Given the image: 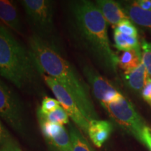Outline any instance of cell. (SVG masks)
I'll return each mask as SVG.
<instances>
[{"label": "cell", "mask_w": 151, "mask_h": 151, "mask_svg": "<svg viewBox=\"0 0 151 151\" xmlns=\"http://www.w3.org/2000/svg\"><path fill=\"white\" fill-rule=\"evenodd\" d=\"M113 39L115 47L118 50L124 52L130 50H136L138 52H141V44L137 37H130L114 29Z\"/></svg>", "instance_id": "cell-16"}, {"label": "cell", "mask_w": 151, "mask_h": 151, "mask_svg": "<svg viewBox=\"0 0 151 151\" xmlns=\"http://www.w3.org/2000/svg\"><path fill=\"white\" fill-rule=\"evenodd\" d=\"M67 21L70 36L103 69L116 73L118 56L111 47L108 23L95 3L75 0L68 3Z\"/></svg>", "instance_id": "cell-1"}, {"label": "cell", "mask_w": 151, "mask_h": 151, "mask_svg": "<svg viewBox=\"0 0 151 151\" xmlns=\"http://www.w3.org/2000/svg\"><path fill=\"white\" fill-rule=\"evenodd\" d=\"M0 76L19 90L40 93L42 75L32 55L0 23Z\"/></svg>", "instance_id": "cell-3"}, {"label": "cell", "mask_w": 151, "mask_h": 151, "mask_svg": "<svg viewBox=\"0 0 151 151\" xmlns=\"http://www.w3.org/2000/svg\"><path fill=\"white\" fill-rule=\"evenodd\" d=\"M141 9L146 11H151V0H139L137 1Z\"/></svg>", "instance_id": "cell-26"}, {"label": "cell", "mask_w": 151, "mask_h": 151, "mask_svg": "<svg viewBox=\"0 0 151 151\" xmlns=\"http://www.w3.org/2000/svg\"><path fill=\"white\" fill-rule=\"evenodd\" d=\"M29 50L42 75L55 80L72 96L88 121L99 119L90 94L89 86L63 55L35 36L28 40Z\"/></svg>", "instance_id": "cell-2"}, {"label": "cell", "mask_w": 151, "mask_h": 151, "mask_svg": "<svg viewBox=\"0 0 151 151\" xmlns=\"http://www.w3.org/2000/svg\"><path fill=\"white\" fill-rule=\"evenodd\" d=\"M0 151H22V149L20 148V146L18 142L15 140L10 141V142L6 144L0 150Z\"/></svg>", "instance_id": "cell-25"}, {"label": "cell", "mask_w": 151, "mask_h": 151, "mask_svg": "<svg viewBox=\"0 0 151 151\" xmlns=\"http://www.w3.org/2000/svg\"><path fill=\"white\" fill-rule=\"evenodd\" d=\"M141 95L145 101H148L151 100V79L148 78V81H147L146 86L142 90L141 92Z\"/></svg>", "instance_id": "cell-24"}, {"label": "cell", "mask_w": 151, "mask_h": 151, "mask_svg": "<svg viewBox=\"0 0 151 151\" xmlns=\"http://www.w3.org/2000/svg\"><path fill=\"white\" fill-rule=\"evenodd\" d=\"M27 21L34 36L47 46L64 55L61 38L54 22L55 2L50 0H23L20 1Z\"/></svg>", "instance_id": "cell-4"}, {"label": "cell", "mask_w": 151, "mask_h": 151, "mask_svg": "<svg viewBox=\"0 0 151 151\" xmlns=\"http://www.w3.org/2000/svg\"><path fill=\"white\" fill-rule=\"evenodd\" d=\"M0 23L18 34L22 33V24L18 7L14 1L0 0Z\"/></svg>", "instance_id": "cell-11"}, {"label": "cell", "mask_w": 151, "mask_h": 151, "mask_svg": "<svg viewBox=\"0 0 151 151\" xmlns=\"http://www.w3.org/2000/svg\"><path fill=\"white\" fill-rule=\"evenodd\" d=\"M121 5L129 20L151 31V11L143 10L137 1H127Z\"/></svg>", "instance_id": "cell-14"}, {"label": "cell", "mask_w": 151, "mask_h": 151, "mask_svg": "<svg viewBox=\"0 0 151 151\" xmlns=\"http://www.w3.org/2000/svg\"><path fill=\"white\" fill-rule=\"evenodd\" d=\"M141 62L146 67L148 77L151 79V42L143 39L141 43Z\"/></svg>", "instance_id": "cell-19"}, {"label": "cell", "mask_w": 151, "mask_h": 151, "mask_svg": "<svg viewBox=\"0 0 151 151\" xmlns=\"http://www.w3.org/2000/svg\"><path fill=\"white\" fill-rule=\"evenodd\" d=\"M148 79V72L142 62L136 69L123 73L124 83L129 89L136 93L141 94Z\"/></svg>", "instance_id": "cell-13"}, {"label": "cell", "mask_w": 151, "mask_h": 151, "mask_svg": "<svg viewBox=\"0 0 151 151\" xmlns=\"http://www.w3.org/2000/svg\"><path fill=\"white\" fill-rule=\"evenodd\" d=\"M101 106L115 123L140 142L143 130L148 124L129 100L123 97L114 102Z\"/></svg>", "instance_id": "cell-5"}, {"label": "cell", "mask_w": 151, "mask_h": 151, "mask_svg": "<svg viewBox=\"0 0 151 151\" xmlns=\"http://www.w3.org/2000/svg\"><path fill=\"white\" fill-rule=\"evenodd\" d=\"M43 78L46 84L55 96L56 99L59 101L60 106L66 111L75 125L84 134L86 137H88L89 121L81 111L72 96L65 88H64L51 77L43 75Z\"/></svg>", "instance_id": "cell-7"}, {"label": "cell", "mask_w": 151, "mask_h": 151, "mask_svg": "<svg viewBox=\"0 0 151 151\" xmlns=\"http://www.w3.org/2000/svg\"><path fill=\"white\" fill-rule=\"evenodd\" d=\"M114 29L120 32L124 35L130 36V37H137L138 30L137 27L129 20H126L120 22Z\"/></svg>", "instance_id": "cell-21"}, {"label": "cell", "mask_w": 151, "mask_h": 151, "mask_svg": "<svg viewBox=\"0 0 151 151\" xmlns=\"http://www.w3.org/2000/svg\"><path fill=\"white\" fill-rule=\"evenodd\" d=\"M60 106H60L59 101L56 99H53V98L49 97H45L42 100L41 106L38 107V109L43 114H48V113L56 110Z\"/></svg>", "instance_id": "cell-20"}, {"label": "cell", "mask_w": 151, "mask_h": 151, "mask_svg": "<svg viewBox=\"0 0 151 151\" xmlns=\"http://www.w3.org/2000/svg\"><path fill=\"white\" fill-rule=\"evenodd\" d=\"M82 71L92 93L101 105L114 102L124 97L110 81L100 75L89 64H83Z\"/></svg>", "instance_id": "cell-8"}, {"label": "cell", "mask_w": 151, "mask_h": 151, "mask_svg": "<svg viewBox=\"0 0 151 151\" xmlns=\"http://www.w3.org/2000/svg\"><path fill=\"white\" fill-rule=\"evenodd\" d=\"M113 129L110 121L104 120H92L89 122L88 137L97 148H101L109 139Z\"/></svg>", "instance_id": "cell-12"}, {"label": "cell", "mask_w": 151, "mask_h": 151, "mask_svg": "<svg viewBox=\"0 0 151 151\" xmlns=\"http://www.w3.org/2000/svg\"><path fill=\"white\" fill-rule=\"evenodd\" d=\"M14 140V137L11 134L9 129L5 127V125L1 120V118H0V150L6 144Z\"/></svg>", "instance_id": "cell-22"}, {"label": "cell", "mask_w": 151, "mask_h": 151, "mask_svg": "<svg viewBox=\"0 0 151 151\" xmlns=\"http://www.w3.org/2000/svg\"><path fill=\"white\" fill-rule=\"evenodd\" d=\"M140 143H142L149 151H151V128L148 125L146 126L143 130Z\"/></svg>", "instance_id": "cell-23"}, {"label": "cell", "mask_w": 151, "mask_h": 151, "mask_svg": "<svg viewBox=\"0 0 151 151\" xmlns=\"http://www.w3.org/2000/svg\"><path fill=\"white\" fill-rule=\"evenodd\" d=\"M147 103H148V104L151 106V100H150V101H147Z\"/></svg>", "instance_id": "cell-27"}, {"label": "cell", "mask_w": 151, "mask_h": 151, "mask_svg": "<svg viewBox=\"0 0 151 151\" xmlns=\"http://www.w3.org/2000/svg\"><path fill=\"white\" fill-rule=\"evenodd\" d=\"M73 151H95L84 134L75 124L69 123L68 127Z\"/></svg>", "instance_id": "cell-15"}, {"label": "cell", "mask_w": 151, "mask_h": 151, "mask_svg": "<svg viewBox=\"0 0 151 151\" xmlns=\"http://www.w3.org/2000/svg\"><path fill=\"white\" fill-rule=\"evenodd\" d=\"M41 133L51 151H73L69 131L62 125L38 120Z\"/></svg>", "instance_id": "cell-9"}, {"label": "cell", "mask_w": 151, "mask_h": 151, "mask_svg": "<svg viewBox=\"0 0 151 151\" xmlns=\"http://www.w3.org/2000/svg\"><path fill=\"white\" fill-rule=\"evenodd\" d=\"M37 116L38 120H43L62 126L69 124V117L62 106H60L56 110L48 114H43L39 109H37Z\"/></svg>", "instance_id": "cell-18"}, {"label": "cell", "mask_w": 151, "mask_h": 151, "mask_svg": "<svg viewBox=\"0 0 151 151\" xmlns=\"http://www.w3.org/2000/svg\"><path fill=\"white\" fill-rule=\"evenodd\" d=\"M141 63V52L136 50L122 52L118 56V67L125 71L133 70Z\"/></svg>", "instance_id": "cell-17"}, {"label": "cell", "mask_w": 151, "mask_h": 151, "mask_svg": "<svg viewBox=\"0 0 151 151\" xmlns=\"http://www.w3.org/2000/svg\"><path fill=\"white\" fill-rule=\"evenodd\" d=\"M96 6L101 13L108 24L115 29L120 22L129 20L121 4L113 0H97Z\"/></svg>", "instance_id": "cell-10"}, {"label": "cell", "mask_w": 151, "mask_h": 151, "mask_svg": "<svg viewBox=\"0 0 151 151\" xmlns=\"http://www.w3.org/2000/svg\"><path fill=\"white\" fill-rule=\"evenodd\" d=\"M0 118L20 135L27 134L25 111L18 95L0 78Z\"/></svg>", "instance_id": "cell-6"}]
</instances>
